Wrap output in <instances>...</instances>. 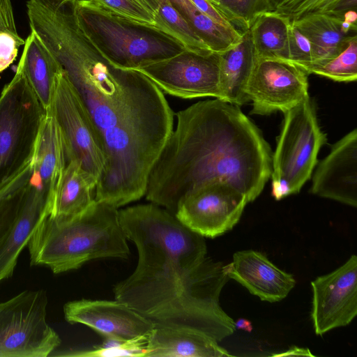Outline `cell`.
Returning <instances> with one entry per match:
<instances>
[{"mask_svg":"<svg viewBox=\"0 0 357 357\" xmlns=\"http://www.w3.org/2000/svg\"><path fill=\"white\" fill-rule=\"evenodd\" d=\"M119 218L138 261L134 271L114 285L115 300L155 326L193 330L218 342L232 335L234 321L219 302L230 279L223 263L207 256L204 237L153 203L121 209Z\"/></svg>","mask_w":357,"mask_h":357,"instance_id":"obj_1","label":"cell"},{"mask_svg":"<svg viewBox=\"0 0 357 357\" xmlns=\"http://www.w3.org/2000/svg\"><path fill=\"white\" fill-rule=\"evenodd\" d=\"M62 67L105 156L96 201L118 208L139 199L173 130L174 114L163 93L141 72L117 68L99 51L67 61Z\"/></svg>","mask_w":357,"mask_h":357,"instance_id":"obj_2","label":"cell"},{"mask_svg":"<svg viewBox=\"0 0 357 357\" xmlns=\"http://www.w3.org/2000/svg\"><path fill=\"white\" fill-rule=\"evenodd\" d=\"M176 116V129L149 173L146 199L174 214L184 195L220 183L253 202L272 171L270 146L256 125L238 106L218 98Z\"/></svg>","mask_w":357,"mask_h":357,"instance_id":"obj_3","label":"cell"},{"mask_svg":"<svg viewBox=\"0 0 357 357\" xmlns=\"http://www.w3.org/2000/svg\"><path fill=\"white\" fill-rule=\"evenodd\" d=\"M27 245L31 265L47 266L56 274L77 269L93 259H126L130 255L119 211L96 201L77 216L45 215Z\"/></svg>","mask_w":357,"mask_h":357,"instance_id":"obj_4","label":"cell"},{"mask_svg":"<svg viewBox=\"0 0 357 357\" xmlns=\"http://www.w3.org/2000/svg\"><path fill=\"white\" fill-rule=\"evenodd\" d=\"M75 13L83 32L119 68L138 70L185 50L179 41L155 25L130 20L89 0H77Z\"/></svg>","mask_w":357,"mask_h":357,"instance_id":"obj_5","label":"cell"},{"mask_svg":"<svg viewBox=\"0 0 357 357\" xmlns=\"http://www.w3.org/2000/svg\"><path fill=\"white\" fill-rule=\"evenodd\" d=\"M284 114L272 155L271 192L276 200L299 192L311 177L319 150L326 142L310 96Z\"/></svg>","mask_w":357,"mask_h":357,"instance_id":"obj_6","label":"cell"},{"mask_svg":"<svg viewBox=\"0 0 357 357\" xmlns=\"http://www.w3.org/2000/svg\"><path fill=\"white\" fill-rule=\"evenodd\" d=\"M45 114L17 68L0 95V190L31 162Z\"/></svg>","mask_w":357,"mask_h":357,"instance_id":"obj_7","label":"cell"},{"mask_svg":"<svg viewBox=\"0 0 357 357\" xmlns=\"http://www.w3.org/2000/svg\"><path fill=\"white\" fill-rule=\"evenodd\" d=\"M45 290H26L0 303V357H46L60 344L47 322Z\"/></svg>","mask_w":357,"mask_h":357,"instance_id":"obj_8","label":"cell"},{"mask_svg":"<svg viewBox=\"0 0 357 357\" xmlns=\"http://www.w3.org/2000/svg\"><path fill=\"white\" fill-rule=\"evenodd\" d=\"M50 109L60 130L67 162L77 161L98 181L105 156L89 116L64 70L56 78Z\"/></svg>","mask_w":357,"mask_h":357,"instance_id":"obj_9","label":"cell"},{"mask_svg":"<svg viewBox=\"0 0 357 357\" xmlns=\"http://www.w3.org/2000/svg\"><path fill=\"white\" fill-rule=\"evenodd\" d=\"M161 91L181 98H220V55L185 50L167 59L137 70Z\"/></svg>","mask_w":357,"mask_h":357,"instance_id":"obj_10","label":"cell"},{"mask_svg":"<svg viewBox=\"0 0 357 357\" xmlns=\"http://www.w3.org/2000/svg\"><path fill=\"white\" fill-rule=\"evenodd\" d=\"M307 76L290 61L255 57L246 91L251 113L268 115L293 108L309 96Z\"/></svg>","mask_w":357,"mask_h":357,"instance_id":"obj_11","label":"cell"},{"mask_svg":"<svg viewBox=\"0 0 357 357\" xmlns=\"http://www.w3.org/2000/svg\"><path fill=\"white\" fill-rule=\"evenodd\" d=\"M248 203L245 196L232 187L213 183L184 195L174 215L190 230L215 238L237 224Z\"/></svg>","mask_w":357,"mask_h":357,"instance_id":"obj_12","label":"cell"},{"mask_svg":"<svg viewBox=\"0 0 357 357\" xmlns=\"http://www.w3.org/2000/svg\"><path fill=\"white\" fill-rule=\"evenodd\" d=\"M311 318L314 332H326L349 324L357 314V257L351 255L333 272L311 282Z\"/></svg>","mask_w":357,"mask_h":357,"instance_id":"obj_13","label":"cell"},{"mask_svg":"<svg viewBox=\"0 0 357 357\" xmlns=\"http://www.w3.org/2000/svg\"><path fill=\"white\" fill-rule=\"evenodd\" d=\"M66 320L86 325L102 337L130 340L149 335L154 324L128 305L115 301L80 299L63 306Z\"/></svg>","mask_w":357,"mask_h":357,"instance_id":"obj_14","label":"cell"},{"mask_svg":"<svg viewBox=\"0 0 357 357\" xmlns=\"http://www.w3.org/2000/svg\"><path fill=\"white\" fill-rule=\"evenodd\" d=\"M310 192L357 206V130L334 144L313 174Z\"/></svg>","mask_w":357,"mask_h":357,"instance_id":"obj_15","label":"cell"},{"mask_svg":"<svg viewBox=\"0 0 357 357\" xmlns=\"http://www.w3.org/2000/svg\"><path fill=\"white\" fill-rule=\"evenodd\" d=\"M226 274L261 301L278 302L296 284L294 276L273 264L264 254L252 250L236 252L224 266Z\"/></svg>","mask_w":357,"mask_h":357,"instance_id":"obj_16","label":"cell"},{"mask_svg":"<svg viewBox=\"0 0 357 357\" xmlns=\"http://www.w3.org/2000/svg\"><path fill=\"white\" fill-rule=\"evenodd\" d=\"M31 183L48 199L50 209L67 161L56 119L46 112L32 159Z\"/></svg>","mask_w":357,"mask_h":357,"instance_id":"obj_17","label":"cell"},{"mask_svg":"<svg viewBox=\"0 0 357 357\" xmlns=\"http://www.w3.org/2000/svg\"><path fill=\"white\" fill-rule=\"evenodd\" d=\"M49 213L48 199L31 181L22 209L0 245V281L13 275L20 253Z\"/></svg>","mask_w":357,"mask_h":357,"instance_id":"obj_18","label":"cell"},{"mask_svg":"<svg viewBox=\"0 0 357 357\" xmlns=\"http://www.w3.org/2000/svg\"><path fill=\"white\" fill-rule=\"evenodd\" d=\"M145 357H228L218 341L202 332L155 326L149 336Z\"/></svg>","mask_w":357,"mask_h":357,"instance_id":"obj_19","label":"cell"},{"mask_svg":"<svg viewBox=\"0 0 357 357\" xmlns=\"http://www.w3.org/2000/svg\"><path fill=\"white\" fill-rule=\"evenodd\" d=\"M219 55V99L238 107L248 102L247 86L255 61L250 31Z\"/></svg>","mask_w":357,"mask_h":357,"instance_id":"obj_20","label":"cell"},{"mask_svg":"<svg viewBox=\"0 0 357 357\" xmlns=\"http://www.w3.org/2000/svg\"><path fill=\"white\" fill-rule=\"evenodd\" d=\"M17 68L45 112L52 105L56 78L63 68L33 31L26 38Z\"/></svg>","mask_w":357,"mask_h":357,"instance_id":"obj_21","label":"cell"},{"mask_svg":"<svg viewBox=\"0 0 357 357\" xmlns=\"http://www.w3.org/2000/svg\"><path fill=\"white\" fill-rule=\"evenodd\" d=\"M98 178L75 160L66 163L48 215L71 218L82 214L95 202Z\"/></svg>","mask_w":357,"mask_h":357,"instance_id":"obj_22","label":"cell"},{"mask_svg":"<svg viewBox=\"0 0 357 357\" xmlns=\"http://www.w3.org/2000/svg\"><path fill=\"white\" fill-rule=\"evenodd\" d=\"M342 20L326 15H313L291 22L310 41L312 55L310 63H322L337 56L349 40L357 36L344 30Z\"/></svg>","mask_w":357,"mask_h":357,"instance_id":"obj_23","label":"cell"},{"mask_svg":"<svg viewBox=\"0 0 357 357\" xmlns=\"http://www.w3.org/2000/svg\"><path fill=\"white\" fill-rule=\"evenodd\" d=\"M290 26L287 17L274 11L259 15L248 30L255 57L289 61Z\"/></svg>","mask_w":357,"mask_h":357,"instance_id":"obj_24","label":"cell"},{"mask_svg":"<svg viewBox=\"0 0 357 357\" xmlns=\"http://www.w3.org/2000/svg\"><path fill=\"white\" fill-rule=\"evenodd\" d=\"M196 33L215 53H222L237 43L243 33L229 29L199 10L190 0H169Z\"/></svg>","mask_w":357,"mask_h":357,"instance_id":"obj_25","label":"cell"},{"mask_svg":"<svg viewBox=\"0 0 357 357\" xmlns=\"http://www.w3.org/2000/svg\"><path fill=\"white\" fill-rule=\"evenodd\" d=\"M272 10L295 22L313 15H326L344 19L356 11L357 0H268Z\"/></svg>","mask_w":357,"mask_h":357,"instance_id":"obj_26","label":"cell"},{"mask_svg":"<svg viewBox=\"0 0 357 357\" xmlns=\"http://www.w3.org/2000/svg\"><path fill=\"white\" fill-rule=\"evenodd\" d=\"M31 162L0 190V245L10 231L23 206L32 178Z\"/></svg>","mask_w":357,"mask_h":357,"instance_id":"obj_27","label":"cell"},{"mask_svg":"<svg viewBox=\"0 0 357 357\" xmlns=\"http://www.w3.org/2000/svg\"><path fill=\"white\" fill-rule=\"evenodd\" d=\"M154 25L179 41L186 50L212 52L169 0H161L154 14Z\"/></svg>","mask_w":357,"mask_h":357,"instance_id":"obj_28","label":"cell"},{"mask_svg":"<svg viewBox=\"0 0 357 357\" xmlns=\"http://www.w3.org/2000/svg\"><path fill=\"white\" fill-rule=\"evenodd\" d=\"M307 75L315 74L339 82L357 79V36L337 56L326 61L310 63L302 68Z\"/></svg>","mask_w":357,"mask_h":357,"instance_id":"obj_29","label":"cell"},{"mask_svg":"<svg viewBox=\"0 0 357 357\" xmlns=\"http://www.w3.org/2000/svg\"><path fill=\"white\" fill-rule=\"evenodd\" d=\"M240 32L248 31L261 13L273 11L268 0H211Z\"/></svg>","mask_w":357,"mask_h":357,"instance_id":"obj_30","label":"cell"},{"mask_svg":"<svg viewBox=\"0 0 357 357\" xmlns=\"http://www.w3.org/2000/svg\"><path fill=\"white\" fill-rule=\"evenodd\" d=\"M149 335H142L130 340L105 337L101 344L93 349L70 351L61 356L78 357H145L146 346Z\"/></svg>","mask_w":357,"mask_h":357,"instance_id":"obj_31","label":"cell"},{"mask_svg":"<svg viewBox=\"0 0 357 357\" xmlns=\"http://www.w3.org/2000/svg\"><path fill=\"white\" fill-rule=\"evenodd\" d=\"M110 13L130 20L154 25V13L140 0H89Z\"/></svg>","mask_w":357,"mask_h":357,"instance_id":"obj_32","label":"cell"},{"mask_svg":"<svg viewBox=\"0 0 357 357\" xmlns=\"http://www.w3.org/2000/svg\"><path fill=\"white\" fill-rule=\"evenodd\" d=\"M289 61L301 68L312 62L310 41L291 23L289 31Z\"/></svg>","mask_w":357,"mask_h":357,"instance_id":"obj_33","label":"cell"},{"mask_svg":"<svg viewBox=\"0 0 357 357\" xmlns=\"http://www.w3.org/2000/svg\"><path fill=\"white\" fill-rule=\"evenodd\" d=\"M25 41L8 33H0V73L6 70L17 56L18 48Z\"/></svg>","mask_w":357,"mask_h":357,"instance_id":"obj_34","label":"cell"},{"mask_svg":"<svg viewBox=\"0 0 357 357\" xmlns=\"http://www.w3.org/2000/svg\"><path fill=\"white\" fill-rule=\"evenodd\" d=\"M6 32L17 38H21L17 31L10 0H0V33Z\"/></svg>","mask_w":357,"mask_h":357,"instance_id":"obj_35","label":"cell"},{"mask_svg":"<svg viewBox=\"0 0 357 357\" xmlns=\"http://www.w3.org/2000/svg\"><path fill=\"white\" fill-rule=\"evenodd\" d=\"M199 10L223 26L238 31L233 24L208 0H190Z\"/></svg>","mask_w":357,"mask_h":357,"instance_id":"obj_36","label":"cell"},{"mask_svg":"<svg viewBox=\"0 0 357 357\" xmlns=\"http://www.w3.org/2000/svg\"><path fill=\"white\" fill-rule=\"evenodd\" d=\"M313 356V354L307 349L293 347L285 353L281 354H276L275 356Z\"/></svg>","mask_w":357,"mask_h":357,"instance_id":"obj_37","label":"cell"},{"mask_svg":"<svg viewBox=\"0 0 357 357\" xmlns=\"http://www.w3.org/2000/svg\"><path fill=\"white\" fill-rule=\"evenodd\" d=\"M236 328H240L246 331L250 332L252 330L251 322L245 319H238L236 321H234Z\"/></svg>","mask_w":357,"mask_h":357,"instance_id":"obj_38","label":"cell"},{"mask_svg":"<svg viewBox=\"0 0 357 357\" xmlns=\"http://www.w3.org/2000/svg\"><path fill=\"white\" fill-rule=\"evenodd\" d=\"M147 7H149L155 14V12L158 10L160 2L161 0H140Z\"/></svg>","mask_w":357,"mask_h":357,"instance_id":"obj_39","label":"cell"},{"mask_svg":"<svg viewBox=\"0 0 357 357\" xmlns=\"http://www.w3.org/2000/svg\"><path fill=\"white\" fill-rule=\"evenodd\" d=\"M208 1H211V0H208Z\"/></svg>","mask_w":357,"mask_h":357,"instance_id":"obj_40","label":"cell"}]
</instances>
